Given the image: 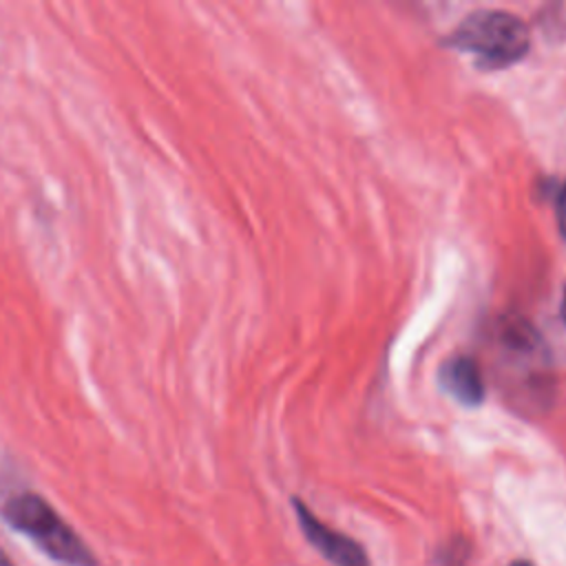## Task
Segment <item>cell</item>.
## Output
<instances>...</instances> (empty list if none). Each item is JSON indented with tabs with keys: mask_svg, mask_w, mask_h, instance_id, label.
Returning <instances> with one entry per match:
<instances>
[{
	"mask_svg": "<svg viewBox=\"0 0 566 566\" xmlns=\"http://www.w3.org/2000/svg\"><path fill=\"white\" fill-rule=\"evenodd\" d=\"M0 515L49 559L64 566H99L95 553L42 495L33 491L13 493L2 502Z\"/></svg>",
	"mask_w": 566,
	"mask_h": 566,
	"instance_id": "obj_1",
	"label": "cell"
},
{
	"mask_svg": "<svg viewBox=\"0 0 566 566\" xmlns=\"http://www.w3.org/2000/svg\"><path fill=\"white\" fill-rule=\"evenodd\" d=\"M449 44L471 53L482 66L500 69L522 60L531 38L526 24L506 11L482 9L469 13L449 35Z\"/></svg>",
	"mask_w": 566,
	"mask_h": 566,
	"instance_id": "obj_2",
	"label": "cell"
},
{
	"mask_svg": "<svg viewBox=\"0 0 566 566\" xmlns=\"http://www.w3.org/2000/svg\"><path fill=\"white\" fill-rule=\"evenodd\" d=\"M305 539L334 566H371L365 548L349 535L325 526L298 497L292 500Z\"/></svg>",
	"mask_w": 566,
	"mask_h": 566,
	"instance_id": "obj_3",
	"label": "cell"
},
{
	"mask_svg": "<svg viewBox=\"0 0 566 566\" xmlns=\"http://www.w3.org/2000/svg\"><path fill=\"white\" fill-rule=\"evenodd\" d=\"M438 380L440 387L462 405L475 407L484 400L482 371L471 356H453L444 360Z\"/></svg>",
	"mask_w": 566,
	"mask_h": 566,
	"instance_id": "obj_4",
	"label": "cell"
},
{
	"mask_svg": "<svg viewBox=\"0 0 566 566\" xmlns=\"http://www.w3.org/2000/svg\"><path fill=\"white\" fill-rule=\"evenodd\" d=\"M469 555H471L469 542L464 537H451L438 548L436 562L438 566H467Z\"/></svg>",
	"mask_w": 566,
	"mask_h": 566,
	"instance_id": "obj_5",
	"label": "cell"
},
{
	"mask_svg": "<svg viewBox=\"0 0 566 566\" xmlns=\"http://www.w3.org/2000/svg\"><path fill=\"white\" fill-rule=\"evenodd\" d=\"M555 214H557V228L562 239L566 241V181L559 186L555 197Z\"/></svg>",
	"mask_w": 566,
	"mask_h": 566,
	"instance_id": "obj_6",
	"label": "cell"
},
{
	"mask_svg": "<svg viewBox=\"0 0 566 566\" xmlns=\"http://www.w3.org/2000/svg\"><path fill=\"white\" fill-rule=\"evenodd\" d=\"M0 566H13V562L9 559V555L0 548Z\"/></svg>",
	"mask_w": 566,
	"mask_h": 566,
	"instance_id": "obj_7",
	"label": "cell"
},
{
	"mask_svg": "<svg viewBox=\"0 0 566 566\" xmlns=\"http://www.w3.org/2000/svg\"><path fill=\"white\" fill-rule=\"evenodd\" d=\"M562 318L566 323V287H564V296H562Z\"/></svg>",
	"mask_w": 566,
	"mask_h": 566,
	"instance_id": "obj_8",
	"label": "cell"
},
{
	"mask_svg": "<svg viewBox=\"0 0 566 566\" xmlns=\"http://www.w3.org/2000/svg\"><path fill=\"white\" fill-rule=\"evenodd\" d=\"M509 566H533L531 562H524V559H517V562H513V564H509Z\"/></svg>",
	"mask_w": 566,
	"mask_h": 566,
	"instance_id": "obj_9",
	"label": "cell"
}]
</instances>
